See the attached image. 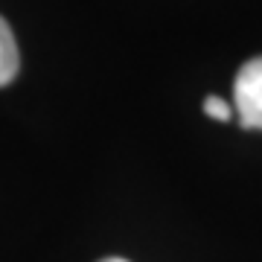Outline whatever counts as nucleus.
<instances>
[{
  "instance_id": "obj_2",
  "label": "nucleus",
  "mask_w": 262,
  "mask_h": 262,
  "mask_svg": "<svg viewBox=\"0 0 262 262\" xmlns=\"http://www.w3.org/2000/svg\"><path fill=\"white\" fill-rule=\"evenodd\" d=\"M15 73H18V44H15L9 24L0 18V88L9 84Z\"/></svg>"
},
{
  "instance_id": "obj_3",
  "label": "nucleus",
  "mask_w": 262,
  "mask_h": 262,
  "mask_svg": "<svg viewBox=\"0 0 262 262\" xmlns=\"http://www.w3.org/2000/svg\"><path fill=\"white\" fill-rule=\"evenodd\" d=\"M204 114L213 117V120H219V122H227L230 117H233V108H230L222 96H207L204 99Z\"/></svg>"
},
{
  "instance_id": "obj_4",
  "label": "nucleus",
  "mask_w": 262,
  "mask_h": 262,
  "mask_svg": "<svg viewBox=\"0 0 262 262\" xmlns=\"http://www.w3.org/2000/svg\"><path fill=\"white\" fill-rule=\"evenodd\" d=\"M99 262H128V259H120V256H108V259H99Z\"/></svg>"
},
{
  "instance_id": "obj_1",
  "label": "nucleus",
  "mask_w": 262,
  "mask_h": 262,
  "mask_svg": "<svg viewBox=\"0 0 262 262\" xmlns=\"http://www.w3.org/2000/svg\"><path fill=\"white\" fill-rule=\"evenodd\" d=\"M233 102L242 128L262 131V56L245 61L233 82Z\"/></svg>"
}]
</instances>
